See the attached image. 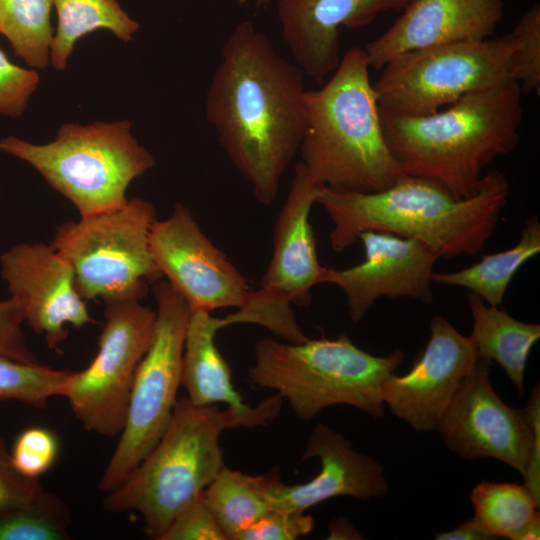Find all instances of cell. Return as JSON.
<instances>
[{"label": "cell", "mask_w": 540, "mask_h": 540, "mask_svg": "<svg viewBox=\"0 0 540 540\" xmlns=\"http://www.w3.org/2000/svg\"><path fill=\"white\" fill-rule=\"evenodd\" d=\"M313 457L320 459L321 469L306 483H283L278 467L266 473L270 509L305 512L334 497L368 500L384 497L388 491L383 466L355 450L343 434L323 423L313 428L301 460Z\"/></svg>", "instance_id": "cell-18"}, {"label": "cell", "mask_w": 540, "mask_h": 540, "mask_svg": "<svg viewBox=\"0 0 540 540\" xmlns=\"http://www.w3.org/2000/svg\"><path fill=\"white\" fill-rule=\"evenodd\" d=\"M59 449V440L53 431L33 426L19 433L10 454L14 465L21 473L38 478L55 463Z\"/></svg>", "instance_id": "cell-32"}, {"label": "cell", "mask_w": 540, "mask_h": 540, "mask_svg": "<svg viewBox=\"0 0 540 540\" xmlns=\"http://www.w3.org/2000/svg\"><path fill=\"white\" fill-rule=\"evenodd\" d=\"M527 410L529 411L533 426L534 438L530 452L528 468L525 476L524 486L531 493L537 504L540 505V390L539 383L535 384L528 400Z\"/></svg>", "instance_id": "cell-37"}, {"label": "cell", "mask_w": 540, "mask_h": 540, "mask_svg": "<svg viewBox=\"0 0 540 540\" xmlns=\"http://www.w3.org/2000/svg\"><path fill=\"white\" fill-rule=\"evenodd\" d=\"M239 3H247V2H252L254 3L256 6L260 7V6H266L268 5L272 0H238Z\"/></svg>", "instance_id": "cell-40"}, {"label": "cell", "mask_w": 540, "mask_h": 540, "mask_svg": "<svg viewBox=\"0 0 540 540\" xmlns=\"http://www.w3.org/2000/svg\"><path fill=\"white\" fill-rule=\"evenodd\" d=\"M71 373L0 354V400L42 408L50 398L64 395Z\"/></svg>", "instance_id": "cell-28"}, {"label": "cell", "mask_w": 540, "mask_h": 540, "mask_svg": "<svg viewBox=\"0 0 540 540\" xmlns=\"http://www.w3.org/2000/svg\"><path fill=\"white\" fill-rule=\"evenodd\" d=\"M515 81L522 93L540 91V5L533 3L510 31Z\"/></svg>", "instance_id": "cell-30"}, {"label": "cell", "mask_w": 540, "mask_h": 540, "mask_svg": "<svg viewBox=\"0 0 540 540\" xmlns=\"http://www.w3.org/2000/svg\"><path fill=\"white\" fill-rule=\"evenodd\" d=\"M156 219L151 202L128 199L118 208L60 224L50 244L71 265L85 301L140 300L162 278L149 247Z\"/></svg>", "instance_id": "cell-8"}, {"label": "cell", "mask_w": 540, "mask_h": 540, "mask_svg": "<svg viewBox=\"0 0 540 540\" xmlns=\"http://www.w3.org/2000/svg\"><path fill=\"white\" fill-rule=\"evenodd\" d=\"M403 360L401 350L375 356L345 334L298 343L265 338L254 346L248 379L286 399L302 420H311L336 404L382 418L383 384Z\"/></svg>", "instance_id": "cell-6"}, {"label": "cell", "mask_w": 540, "mask_h": 540, "mask_svg": "<svg viewBox=\"0 0 540 540\" xmlns=\"http://www.w3.org/2000/svg\"><path fill=\"white\" fill-rule=\"evenodd\" d=\"M329 531L328 539H363L359 531L344 517L330 521Z\"/></svg>", "instance_id": "cell-39"}, {"label": "cell", "mask_w": 540, "mask_h": 540, "mask_svg": "<svg viewBox=\"0 0 540 540\" xmlns=\"http://www.w3.org/2000/svg\"><path fill=\"white\" fill-rule=\"evenodd\" d=\"M98 351L88 367L72 371L63 397L90 432H122L134 377L155 332L156 311L140 300L105 303Z\"/></svg>", "instance_id": "cell-12"}, {"label": "cell", "mask_w": 540, "mask_h": 540, "mask_svg": "<svg viewBox=\"0 0 540 540\" xmlns=\"http://www.w3.org/2000/svg\"><path fill=\"white\" fill-rule=\"evenodd\" d=\"M52 0H0V34L29 66L45 69L53 39Z\"/></svg>", "instance_id": "cell-27"}, {"label": "cell", "mask_w": 540, "mask_h": 540, "mask_svg": "<svg viewBox=\"0 0 540 540\" xmlns=\"http://www.w3.org/2000/svg\"><path fill=\"white\" fill-rule=\"evenodd\" d=\"M492 365L477 358L435 430L458 456L493 458L524 477L534 438L532 417L526 407L513 408L497 395L491 383Z\"/></svg>", "instance_id": "cell-14"}, {"label": "cell", "mask_w": 540, "mask_h": 540, "mask_svg": "<svg viewBox=\"0 0 540 540\" xmlns=\"http://www.w3.org/2000/svg\"><path fill=\"white\" fill-rule=\"evenodd\" d=\"M0 272L10 297L23 308L24 322L59 350L69 331L93 321L79 295L68 261L51 244L19 243L0 256Z\"/></svg>", "instance_id": "cell-15"}, {"label": "cell", "mask_w": 540, "mask_h": 540, "mask_svg": "<svg viewBox=\"0 0 540 540\" xmlns=\"http://www.w3.org/2000/svg\"><path fill=\"white\" fill-rule=\"evenodd\" d=\"M282 397L275 393L248 411L219 404L197 406L177 399L164 434L135 471L106 493L103 507L114 513L135 511L145 533L160 540L175 515L198 497L225 466L219 438L226 429L270 424Z\"/></svg>", "instance_id": "cell-4"}, {"label": "cell", "mask_w": 540, "mask_h": 540, "mask_svg": "<svg viewBox=\"0 0 540 540\" xmlns=\"http://www.w3.org/2000/svg\"><path fill=\"white\" fill-rule=\"evenodd\" d=\"M160 540H227L202 499V493L172 519Z\"/></svg>", "instance_id": "cell-35"}, {"label": "cell", "mask_w": 540, "mask_h": 540, "mask_svg": "<svg viewBox=\"0 0 540 540\" xmlns=\"http://www.w3.org/2000/svg\"><path fill=\"white\" fill-rule=\"evenodd\" d=\"M227 326V316L191 311L184 340L181 386L194 405L225 404L237 411H248L252 406L245 404L234 389L231 369L215 343L217 332Z\"/></svg>", "instance_id": "cell-21"}, {"label": "cell", "mask_w": 540, "mask_h": 540, "mask_svg": "<svg viewBox=\"0 0 540 540\" xmlns=\"http://www.w3.org/2000/svg\"><path fill=\"white\" fill-rule=\"evenodd\" d=\"M323 187L301 161L295 165L289 193L275 222L270 262L245 313L247 323L262 326L287 342L308 339L291 305L311 303V290L320 284L324 270L310 223L312 206Z\"/></svg>", "instance_id": "cell-11"}, {"label": "cell", "mask_w": 540, "mask_h": 540, "mask_svg": "<svg viewBox=\"0 0 540 540\" xmlns=\"http://www.w3.org/2000/svg\"><path fill=\"white\" fill-rule=\"evenodd\" d=\"M364 260L345 269L324 267L320 284L339 287L348 313L360 322L382 296L409 297L431 303V276L439 256L424 243L385 231L366 230L358 235Z\"/></svg>", "instance_id": "cell-16"}, {"label": "cell", "mask_w": 540, "mask_h": 540, "mask_svg": "<svg viewBox=\"0 0 540 540\" xmlns=\"http://www.w3.org/2000/svg\"><path fill=\"white\" fill-rule=\"evenodd\" d=\"M62 503L59 497L45 490L38 478L26 476L16 468L4 439L0 437V511Z\"/></svg>", "instance_id": "cell-31"}, {"label": "cell", "mask_w": 540, "mask_h": 540, "mask_svg": "<svg viewBox=\"0 0 540 540\" xmlns=\"http://www.w3.org/2000/svg\"><path fill=\"white\" fill-rule=\"evenodd\" d=\"M314 519L305 512L270 509L241 531L235 540H294L309 534Z\"/></svg>", "instance_id": "cell-33"}, {"label": "cell", "mask_w": 540, "mask_h": 540, "mask_svg": "<svg viewBox=\"0 0 540 540\" xmlns=\"http://www.w3.org/2000/svg\"><path fill=\"white\" fill-rule=\"evenodd\" d=\"M509 195L505 174L492 170L468 198H456L433 180L402 174L376 192L323 187L316 203L332 222L329 238L336 252L350 247L361 232L375 230L416 239L439 258H451L483 249Z\"/></svg>", "instance_id": "cell-2"}, {"label": "cell", "mask_w": 540, "mask_h": 540, "mask_svg": "<svg viewBox=\"0 0 540 540\" xmlns=\"http://www.w3.org/2000/svg\"><path fill=\"white\" fill-rule=\"evenodd\" d=\"M68 511L64 503L50 507L0 511V540H66Z\"/></svg>", "instance_id": "cell-29"}, {"label": "cell", "mask_w": 540, "mask_h": 540, "mask_svg": "<svg viewBox=\"0 0 540 540\" xmlns=\"http://www.w3.org/2000/svg\"><path fill=\"white\" fill-rule=\"evenodd\" d=\"M470 499L474 519L495 539L524 540L528 529L540 522L539 504L524 485L482 481Z\"/></svg>", "instance_id": "cell-26"}, {"label": "cell", "mask_w": 540, "mask_h": 540, "mask_svg": "<svg viewBox=\"0 0 540 540\" xmlns=\"http://www.w3.org/2000/svg\"><path fill=\"white\" fill-rule=\"evenodd\" d=\"M437 540H491L495 539L487 533L474 519H469L454 529L435 535Z\"/></svg>", "instance_id": "cell-38"}, {"label": "cell", "mask_w": 540, "mask_h": 540, "mask_svg": "<svg viewBox=\"0 0 540 540\" xmlns=\"http://www.w3.org/2000/svg\"><path fill=\"white\" fill-rule=\"evenodd\" d=\"M57 13V28L50 46V61L57 70L66 68L76 42L98 29L131 41L139 24L117 0H52Z\"/></svg>", "instance_id": "cell-24"}, {"label": "cell", "mask_w": 540, "mask_h": 540, "mask_svg": "<svg viewBox=\"0 0 540 540\" xmlns=\"http://www.w3.org/2000/svg\"><path fill=\"white\" fill-rule=\"evenodd\" d=\"M304 73L250 21L238 23L221 49L205 98L207 121L227 157L270 206L299 153L305 130Z\"/></svg>", "instance_id": "cell-1"}, {"label": "cell", "mask_w": 540, "mask_h": 540, "mask_svg": "<svg viewBox=\"0 0 540 540\" xmlns=\"http://www.w3.org/2000/svg\"><path fill=\"white\" fill-rule=\"evenodd\" d=\"M539 252L540 222L538 216L533 215L528 218L518 242L511 248L481 255L479 262L455 272H433L431 280L437 284L467 288L486 303L501 306L515 273Z\"/></svg>", "instance_id": "cell-23"}, {"label": "cell", "mask_w": 540, "mask_h": 540, "mask_svg": "<svg viewBox=\"0 0 540 540\" xmlns=\"http://www.w3.org/2000/svg\"><path fill=\"white\" fill-rule=\"evenodd\" d=\"M413 0H276L282 38L304 75L323 84L339 65V29L358 28Z\"/></svg>", "instance_id": "cell-19"}, {"label": "cell", "mask_w": 540, "mask_h": 540, "mask_svg": "<svg viewBox=\"0 0 540 540\" xmlns=\"http://www.w3.org/2000/svg\"><path fill=\"white\" fill-rule=\"evenodd\" d=\"M24 313L14 298L0 301V354L26 363H39L23 332Z\"/></svg>", "instance_id": "cell-36"}, {"label": "cell", "mask_w": 540, "mask_h": 540, "mask_svg": "<svg viewBox=\"0 0 540 540\" xmlns=\"http://www.w3.org/2000/svg\"><path fill=\"white\" fill-rule=\"evenodd\" d=\"M513 52L509 32L401 54L381 68L373 83L379 108L396 115L425 116L470 93L516 82Z\"/></svg>", "instance_id": "cell-9"}, {"label": "cell", "mask_w": 540, "mask_h": 540, "mask_svg": "<svg viewBox=\"0 0 540 540\" xmlns=\"http://www.w3.org/2000/svg\"><path fill=\"white\" fill-rule=\"evenodd\" d=\"M503 13L502 0H413L363 49L370 68L381 70L409 51L489 38Z\"/></svg>", "instance_id": "cell-20"}, {"label": "cell", "mask_w": 540, "mask_h": 540, "mask_svg": "<svg viewBox=\"0 0 540 540\" xmlns=\"http://www.w3.org/2000/svg\"><path fill=\"white\" fill-rule=\"evenodd\" d=\"M364 49L352 47L326 83L306 90L301 162L328 188L376 192L403 173L381 125Z\"/></svg>", "instance_id": "cell-5"}, {"label": "cell", "mask_w": 540, "mask_h": 540, "mask_svg": "<svg viewBox=\"0 0 540 540\" xmlns=\"http://www.w3.org/2000/svg\"><path fill=\"white\" fill-rule=\"evenodd\" d=\"M202 499L227 540L270 510L267 476H252L224 466L203 490Z\"/></svg>", "instance_id": "cell-25"}, {"label": "cell", "mask_w": 540, "mask_h": 540, "mask_svg": "<svg viewBox=\"0 0 540 540\" xmlns=\"http://www.w3.org/2000/svg\"><path fill=\"white\" fill-rule=\"evenodd\" d=\"M468 304L473 318L470 337L478 357L496 361L522 397L526 363L540 338V325L516 320L472 292L468 294Z\"/></svg>", "instance_id": "cell-22"}, {"label": "cell", "mask_w": 540, "mask_h": 540, "mask_svg": "<svg viewBox=\"0 0 540 540\" xmlns=\"http://www.w3.org/2000/svg\"><path fill=\"white\" fill-rule=\"evenodd\" d=\"M478 358L470 336H464L440 315L430 321L424 351L404 375H390L382 400L415 431L435 430L460 383Z\"/></svg>", "instance_id": "cell-17"}, {"label": "cell", "mask_w": 540, "mask_h": 540, "mask_svg": "<svg viewBox=\"0 0 540 540\" xmlns=\"http://www.w3.org/2000/svg\"><path fill=\"white\" fill-rule=\"evenodd\" d=\"M130 129L129 121L69 123L50 143L8 136L0 140V151L34 167L86 217L124 205L130 183L154 166V156Z\"/></svg>", "instance_id": "cell-7"}, {"label": "cell", "mask_w": 540, "mask_h": 540, "mask_svg": "<svg viewBox=\"0 0 540 540\" xmlns=\"http://www.w3.org/2000/svg\"><path fill=\"white\" fill-rule=\"evenodd\" d=\"M39 74L11 62L0 49V115L20 117L39 84Z\"/></svg>", "instance_id": "cell-34"}, {"label": "cell", "mask_w": 540, "mask_h": 540, "mask_svg": "<svg viewBox=\"0 0 540 540\" xmlns=\"http://www.w3.org/2000/svg\"><path fill=\"white\" fill-rule=\"evenodd\" d=\"M153 260L191 311L245 310L253 289L223 251L202 231L190 209L177 203L149 234Z\"/></svg>", "instance_id": "cell-13"}, {"label": "cell", "mask_w": 540, "mask_h": 540, "mask_svg": "<svg viewBox=\"0 0 540 540\" xmlns=\"http://www.w3.org/2000/svg\"><path fill=\"white\" fill-rule=\"evenodd\" d=\"M156 325L152 342L138 365L125 425L99 480V489L118 488L157 444L172 417L181 386L185 333L191 308L167 280L152 285Z\"/></svg>", "instance_id": "cell-10"}, {"label": "cell", "mask_w": 540, "mask_h": 540, "mask_svg": "<svg viewBox=\"0 0 540 540\" xmlns=\"http://www.w3.org/2000/svg\"><path fill=\"white\" fill-rule=\"evenodd\" d=\"M522 94L516 82H508L425 116L380 110L383 134L403 174L433 180L456 198H468L478 190L483 170L516 148Z\"/></svg>", "instance_id": "cell-3"}]
</instances>
